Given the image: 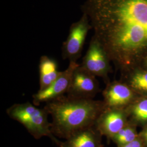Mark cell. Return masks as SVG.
<instances>
[{
	"label": "cell",
	"instance_id": "cell-13",
	"mask_svg": "<svg viewBox=\"0 0 147 147\" xmlns=\"http://www.w3.org/2000/svg\"><path fill=\"white\" fill-rule=\"evenodd\" d=\"M131 84L135 89L147 92V72L135 74L132 78Z\"/></svg>",
	"mask_w": 147,
	"mask_h": 147
},
{
	"label": "cell",
	"instance_id": "cell-4",
	"mask_svg": "<svg viewBox=\"0 0 147 147\" xmlns=\"http://www.w3.org/2000/svg\"><path fill=\"white\" fill-rule=\"evenodd\" d=\"M92 29L87 15L83 13L79 21L73 23L69 29V35L63 42L62 57L69 62H77L81 56L88 32Z\"/></svg>",
	"mask_w": 147,
	"mask_h": 147
},
{
	"label": "cell",
	"instance_id": "cell-1",
	"mask_svg": "<svg viewBox=\"0 0 147 147\" xmlns=\"http://www.w3.org/2000/svg\"><path fill=\"white\" fill-rule=\"evenodd\" d=\"M110 59L121 65L147 51V0H86L81 5Z\"/></svg>",
	"mask_w": 147,
	"mask_h": 147
},
{
	"label": "cell",
	"instance_id": "cell-5",
	"mask_svg": "<svg viewBox=\"0 0 147 147\" xmlns=\"http://www.w3.org/2000/svg\"><path fill=\"white\" fill-rule=\"evenodd\" d=\"M79 65L77 62H69L68 67L61 72L53 83L45 89L39 90L33 95V104L37 106L43 102L47 103L67 93L74 71Z\"/></svg>",
	"mask_w": 147,
	"mask_h": 147
},
{
	"label": "cell",
	"instance_id": "cell-9",
	"mask_svg": "<svg viewBox=\"0 0 147 147\" xmlns=\"http://www.w3.org/2000/svg\"><path fill=\"white\" fill-rule=\"evenodd\" d=\"M105 104L110 108L119 109L126 105L132 98L131 89L121 83H114L104 92Z\"/></svg>",
	"mask_w": 147,
	"mask_h": 147
},
{
	"label": "cell",
	"instance_id": "cell-12",
	"mask_svg": "<svg viewBox=\"0 0 147 147\" xmlns=\"http://www.w3.org/2000/svg\"><path fill=\"white\" fill-rule=\"evenodd\" d=\"M135 131L131 127H124L112 138L121 147L136 139Z\"/></svg>",
	"mask_w": 147,
	"mask_h": 147
},
{
	"label": "cell",
	"instance_id": "cell-14",
	"mask_svg": "<svg viewBox=\"0 0 147 147\" xmlns=\"http://www.w3.org/2000/svg\"><path fill=\"white\" fill-rule=\"evenodd\" d=\"M132 113L137 120L147 121V99L142 100L135 105Z\"/></svg>",
	"mask_w": 147,
	"mask_h": 147
},
{
	"label": "cell",
	"instance_id": "cell-8",
	"mask_svg": "<svg viewBox=\"0 0 147 147\" xmlns=\"http://www.w3.org/2000/svg\"><path fill=\"white\" fill-rule=\"evenodd\" d=\"M125 116L119 109L110 108V110L101 113L96 123L102 134L113 138L125 127Z\"/></svg>",
	"mask_w": 147,
	"mask_h": 147
},
{
	"label": "cell",
	"instance_id": "cell-15",
	"mask_svg": "<svg viewBox=\"0 0 147 147\" xmlns=\"http://www.w3.org/2000/svg\"><path fill=\"white\" fill-rule=\"evenodd\" d=\"M121 147H142V144L140 140L136 139L134 141L129 143Z\"/></svg>",
	"mask_w": 147,
	"mask_h": 147
},
{
	"label": "cell",
	"instance_id": "cell-6",
	"mask_svg": "<svg viewBox=\"0 0 147 147\" xmlns=\"http://www.w3.org/2000/svg\"><path fill=\"white\" fill-rule=\"evenodd\" d=\"M98 88L94 75L79 64L74 71L67 95L74 98L92 99Z\"/></svg>",
	"mask_w": 147,
	"mask_h": 147
},
{
	"label": "cell",
	"instance_id": "cell-10",
	"mask_svg": "<svg viewBox=\"0 0 147 147\" xmlns=\"http://www.w3.org/2000/svg\"><path fill=\"white\" fill-rule=\"evenodd\" d=\"M99 145L98 135L92 126L61 142L58 147H99Z\"/></svg>",
	"mask_w": 147,
	"mask_h": 147
},
{
	"label": "cell",
	"instance_id": "cell-2",
	"mask_svg": "<svg viewBox=\"0 0 147 147\" xmlns=\"http://www.w3.org/2000/svg\"><path fill=\"white\" fill-rule=\"evenodd\" d=\"M44 108L51 116V130L55 137L67 140L93 126L101 114L102 105L92 99L63 95L46 103Z\"/></svg>",
	"mask_w": 147,
	"mask_h": 147
},
{
	"label": "cell",
	"instance_id": "cell-3",
	"mask_svg": "<svg viewBox=\"0 0 147 147\" xmlns=\"http://www.w3.org/2000/svg\"><path fill=\"white\" fill-rule=\"evenodd\" d=\"M6 112L12 119L21 123L36 139L47 136L58 146L61 142L53 135L51 123L48 120L49 114L44 108H38L33 104L26 102L11 106Z\"/></svg>",
	"mask_w": 147,
	"mask_h": 147
},
{
	"label": "cell",
	"instance_id": "cell-7",
	"mask_svg": "<svg viewBox=\"0 0 147 147\" xmlns=\"http://www.w3.org/2000/svg\"><path fill=\"white\" fill-rule=\"evenodd\" d=\"M109 59L104 48L93 36L81 65L94 76H104L110 70Z\"/></svg>",
	"mask_w": 147,
	"mask_h": 147
},
{
	"label": "cell",
	"instance_id": "cell-17",
	"mask_svg": "<svg viewBox=\"0 0 147 147\" xmlns=\"http://www.w3.org/2000/svg\"><path fill=\"white\" fill-rule=\"evenodd\" d=\"M146 64H147V59H146Z\"/></svg>",
	"mask_w": 147,
	"mask_h": 147
},
{
	"label": "cell",
	"instance_id": "cell-11",
	"mask_svg": "<svg viewBox=\"0 0 147 147\" xmlns=\"http://www.w3.org/2000/svg\"><path fill=\"white\" fill-rule=\"evenodd\" d=\"M39 90L45 89L53 83L61 72L58 71V64L56 60L47 56H42L39 64Z\"/></svg>",
	"mask_w": 147,
	"mask_h": 147
},
{
	"label": "cell",
	"instance_id": "cell-16",
	"mask_svg": "<svg viewBox=\"0 0 147 147\" xmlns=\"http://www.w3.org/2000/svg\"><path fill=\"white\" fill-rule=\"evenodd\" d=\"M143 137L144 138H145L146 141L147 142V129L145 130V131L144 132V134H143Z\"/></svg>",
	"mask_w": 147,
	"mask_h": 147
}]
</instances>
